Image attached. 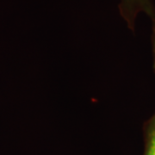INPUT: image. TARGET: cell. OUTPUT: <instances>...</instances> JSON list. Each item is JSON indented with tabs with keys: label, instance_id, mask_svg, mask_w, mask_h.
Here are the masks:
<instances>
[{
	"label": "cell",
	"instance_id": "obj_2",
	"mask_svg": "<svg viewBox=\"0 0 155 155\" xmlns=\"http://www.w3.org/2000/svg\"><path fill=\"white\" fill-rule=\"evenodd\" d=\"M153 70L155 72V41L153 43ZM144 154L155 155V112L144 123Z\"/></svg>",
	"mask_w": 155,
	"mask_h": 155
},
{
	"label": "cell",
	"instance_id": "obj_1",
	"mask_svg": "<svg viewBox=\"0 0 155 155\" xmlns=\"http://www.w3.org/2000/svg\"><path fill=\"white\" fill-rule=\"evenodd\" d=\"M119 11L128 28L133 31L136 18L140 13L147 15L152 21L155 19V6L152 0H120Z\"/></svg>",
	"mask_w": 155,
	"mask_h": 155
}]
</instances>
